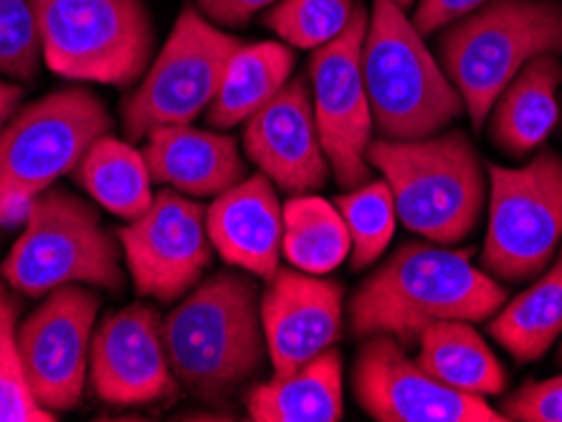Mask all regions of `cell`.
<instances>
[{
	"instance_id": "obj_30",
	"label": "cell",
	"mask_w": 562,
	"mask_h": 422,
	"mask_svg": "<svg viewBox=\"0 0 562 422\" xmlns=\"http://www.w3.org/2000/svg\"><path fill=\"white\" fill-rule=\"evenodd\" d=\"M41 59L31 0H0V77L29 84L36 79Z\"/></svg>"
},
{
	"instance_id": "obj_32",
	"label": "cell",
	"mask_w": 562,
	"mask_h": 422,
	"mask_svg": "<svg viewBox=\"0 0 562 422\" xmlns=\"http://www.w3.org/2000/svg\"><path fill=\"white\" fill-rule=\"evenodd\" d=\"M484 3H490V0H418L416 13H413L411 21L420 36H431V33L464 19V15L482 8Z\"/></svg>"
},
{
	"instance_id": "obj_5",
	"label": "cell",
	"mask_w": 562,
	"mask_h": 422,
	"mask_svg": "<svg viewBox=\"0 0 562 422\" xmlns=\"http://www.w3.org/2000/svg\"><path fill=\"white\" fill-rule=\"evenodd\" d=\"M373 127L383 139H426L467 114L459 89L428 52L398 0H373L362 44Z\"/></svg>"
},
{
	"instance_id": "obj_6",
	"label": "cell",
	"mask_w": 562,
	"mask_h": 422,
	"mask_svg": "<svg viewBox=\"0 0 562 422\" xmlns=\"http://www.w3.org/2000/svg\"><path fill=\"white\" fill-rule=\"evenodd\" d=\"M21 228L19 241L0 263V276L13 292L31 299H44L66 284L125 292L117 238L85 197L48 187L31 203Z\"/></svg>"
},
{
	"instance_id": "obj_20",
	"label": "cell",
	"mask_w": 562,
	"mask_h": 422,
	"mask_svg": "<svg viewBox=\"0 0 562 422\" xmlns=\"http://www.w3.org/2000/svg\"><path fill=\"white\" fill-rule=\"evenodd\" d=\"M560 87L562 61L555 54L537 56L527 64L492 106V145L509 157H525L537 150L560 119Z\"/></svg>"
},
{
	"instance_id": "obj_27",
	"label": "cell",
	"mask_w": 562,
	"mask_h": 422,
	"mask_svg": "<svg viewBox=\"0 0 562 422\" xmlns=\"http://www.w3.org/2000/svg\"><path fill=\"white\" fill-rule=\"evenodd\" d=\"M333 203L350 230V266L355 271L368 269L385 253L395 233L398 213H395L391 185L385 180L366 182L347 195H337Z\"/></svg>"
},
{
	"instance_id": "obj_22",
	"label": "cell",
	"mask_w": 562,
	"mask_h": 422,
	"mask_svg": "<svg viewBox=\"0 0 562 422\" xmlns=\"http://www.w3.org/2000/svg\"><path fill=\"white\" fill-rule=\"evenodd\" d=\"M294 52L277 41L244 44L231 59L218 96L205 110L216 129H231L259 112L292 79Z\"/></svg>"
},
{
	"instance_id": "obj_15",
	"label": "cell",
	"mask_w": 562,
	"mask_h": 422,
	"mask_svg": "<svg viewBox=\"0 0 562 422\" xmlns=\"http://www.w3.org/2000/svg\"><path fill=\"white\" fill-rule=\"evenodd\" d=\"M89 383L99 400L114 408H143L176 397L178 379L165 350L162 319L153 306L130 304L99 324L89 352Z\"/></svg>"
},
{
	"instance_id": "obj_36",
	"label": "cell",
	"mask_w": 562,
	"mask_h": 422,
	"mask_svg": "<svg viewBox=\"0 0 562 422\" xmlns=\"http://www.w3.org/2000/svg\"><path fill=\"white\" fill-rule=\"evenodd\" d=\"M558 360H560V364H562V346H560V352H558Z\"/></svg>"
},
{
	"instance_id": "obj_26",
	"label": "cell",
	"mask_w": 562,
	"mask_h": 422,
	"mask_svg": "<svg viewBox=\"0 0 562 422\" xmlns=\"http://www.w3.org/2000/svg\"><path fill=\"white\" fill-rule=\"evenodd\" d=\"M281 251L294 269L325 276L350 259V230L335 203L312 193L292 195L281 208Z\"/></svg>"
},
{
	"instance_id": "obj_7",
	"label": "cell",
	"mask_w": 562,
	"mask_h": 422,
	"mask_svg": "<svg viewBox=\"0 0 562 422\" xmlns=\"http://www.w3.org/2000/svg\"><path fill=\"white\" fill-rule=\"evenodd\" d=\"M110 132L104 102L81 87L52 91L15 112L0 129V228L23 226L31 203Z\"/></svg>"
},
{
	"instance_id": "obj_31",
	"label": "cell",
	"mask_w": 562,
	"mask_h": 422,
	"mask_svg": "<svg viewBox=\"0 0 562 422\" xmlns=\"http://www.w3.org/2000/svg\"><path fill=\"white\" fill-rule=\"evenodd\" d=\"M504 420L562 422V375L544 383H527L502 402Z\"/></svg>"
},
{
	"instance_id": "obj_9",
	"label": "cell",
	"mask_w": 562,
	"mask_h": 422,
	"mask_svg": "<svg viewBox=\"0 0 562 422\" xmlns=\"http://www.w3.org/2000/svg\"><path fill=\"white\" fill-rule=\"evenodd\" d=\"M241 46V38L223 33L198 8L186 5L139 87L122 102L125 135L137 142L157 127L193 122L218 96L228 64Z\"/></svg>"
},
{
	"instance_id": "obj_24",
	"label": "cell",
	"mask_w": 562,
	"mask_h": 422,
	"mask_svg": "<svg viewBox=\"0 0 562 422\" xmlns=\"http://www.w3.org/2000/svg\"><path fill=\"white\" fill-rule=\"evenodd\" d=\"M416 362L453 390L479 397H497L507 390V372L469 321H438L428 327L420 337Z\"/></svg>"
},
{
	"instance_id": "obj_1",
	"label": "cell",
	"mask_w": 562,
	"mask_h": 422,
	"mask_svg": "<svg viewBox=\"0 0 562 422\" xmlns=\"http://www.w3.org/2000/svg\"><path fill=\"white\" fill-rule=\"evenodd\" d=\"M178 385L209 408H223L269 360L261 292L251 276L218 271L183 296L162 321Z\"/></svg>"
},
{
	"instance_id": "obj_33",
	"label": "cell",
	"mask_w": 562,
	"mask_h": 422,
	"mask_svg": "<svg viewBox=\"0 0 562 422\" xmlns=\"http://www.w3.org/2000/svg\"><path fill=\"white\" fill-rule=\"evenodd\" d=\"M279 0H195V8L209 19L213 26L244 28L249 26L256 13L271 8Z\"/></svg>"
},
{
	"instance_id": "obj_28",
	"label": "cell",
	"mask_w": 562,
	"mask_h": 422,
	"mask_svg": "<svg viewBox=\"0 0 562 422\" xmlns=\"http://www.w3.org/2000/svg\"><path fill=\"white\" fill-rule=\"evenodd\" d=\"M21 294L0 276V422H54L56 415L33 400L19 350Z\"/></svg>"
},
{
	"instance_id": "obj_17",
	"label": "cell",
	"mask_w": 562,
	"mask_h": 422,
	"mask_svg": "<svg viewBox=\"0 0 562 422\" xmlns=\"http://www.w3.org/2000/svg\"><path fill=\"white\" fill-rule=\"evenodd\" d=\"M261 319L274 375L329 350L342 332V286L300 269H279L261 294Z\"/></svg>"
},
{
	"instance_id": "obj_34",
	"label": "cell",
	"mask_w": 562,
	"mask_h": 422,
	"mask_svg": "<svg viewBox=\"0 0 562 422\" xmlns=\"http://www.w3.org/2000/svg\"><path fill=\"white\" fill-rule=\"evenodd\" d=\"M23 99L21 84H11V81L0 79V129L5 127V122L13 117Z\"/></svg>"
},
{
	"instance_id": "obj_3",
	"label": "cell",
	"mask_w": 562,
	"mask_h": 422,
	"mask_svg": "<svg viewBox=\"0 0 562 422\" xmlns=\"http://www.w3.org/2000/svg\"><path fill=\"white\" fill-rule=\"evenodd\" d=\"M368 162L391 185L403 226L449 246L474 233L486 201L484 164L464 132L426 139H383L368 147Z\"/></svg>"
},
{
	"instance_id": "obj_25",
	"label": "cell",
	"mask_w": 562,
	"mask_h": 422,
	"mask_svg": "<svg viewBox=\"0 0 562 422\" xmlns=\"http://www.w3.org/2000/svg\"><path fill=\"white\" fill-rule=\"evenodd\" d=\"M490 334L519 364L540 360L562 334V248L552 269L492 319Z\"/></svg>"
},
{
	"instance_id": "obj_2",
	"label": "cell",
	"mask_w": 562,
	"mask_h": 422,
	"mask_svg": "<svg viewBox=\"0 0 562 422\" xmlns=\"http://www.w3.org/2000/svg\"><path fill=\"white\" fill-rule=\"evenodd\" d=\"M471 251H446L424 241L403 243L350 301L355 337L391 334L403 350L420 342L438 321H484L507 292L471 266Z\"/></svg>"
},
{
	"instance_id": "obj_16",
	"label": "cell",
	"mask_w": 562,
	"mask_h": 422,
	"mask_svg": "<svg viewBox=\"0 0 562 422\" xmlns=\"http://www.w3.org/2000/svg\"><path fill=\"white\" fill-rule=\"evenodd\" d=\"M244 152L289 195H310L327 185L333 168L319 142L307 79H289L246 119Z\"/></svg>"
},
{
	"instance_id": "obj_29",
	"label": "cell",
	"mask_w": 562,
	"mask_h": 422,
	"mask_svg": "<svg viewBox=\"0 0 562 422\" xmlns=\"http://www.w3.org/2000/svg\"><path fill=\"white\" fill-rule=\"evenodd\" d=\"M358 0H279L263 13L261 23L292 48L327 46L352 21Z\"/></svg>"
},
{
	"instance_id": "obj_18",
	"label": "cell",
	"mask_w": 562,
	"mask_h": 422,
	"mask_svg": "<svg viewBox=\"0 0 562 422\" xmlns=\"http://www.w3.org/2000/svg\"><path fill=\"white\" fill-rule=\"evenodd\" d=\"M205 228L228 266L263 281L279 271L284 220L277 185L263 172L221 193L205 210Z\"/></svg>"
},
{
	"instance_id": "obj_13",
	"label": "cell",
	"mask_w": 562,
	"mask_h": 422,
	"mask_svg": "<svg viewBox=\"0 0 562 422\" xmlns=\"http://www.w3.org/2000/svg\"><path fill=\"white\" fill-rule=\"evenodd\" d=\"M127 271L139 296L172 304L201 284L213 263L205 208L178 190H162L150 208L120 230Z\"/></svg>"
},
{
	"instance_id": "obj_12",
	"label": "cell",
	"mask_w": 562,
	"mask_h": 422,
	"mask_svg": "<svg viewBox=\"0 0 562 422\" xmlns=\"http://www.w3.org/2000/svg\"><path fill=\"white\" fill-rule=\"evenodd\" d=\"M102 296L85 284H66L44 296L19 327V350L33 400L54 412L81 402L89 379V352Z\"/></svg>"
},
{
	"instance_id": "obj_19",
	"label": "cell",
	"mask_w": 562,
	"mask_h": 422,
	"mask_svg": "<svg viewBox=\"0 0 562 422\" xmlns=\"http://www.w3.org/2000/svg\"><path fill=\"white\" fill-rule=\"evenodd\" d=\"M143 155L155 182L198 201L226 193L246 180V160L236 139L190 124L153 129Z\"/></svg>"
},
{
	"instance_id": "obj_10",
	"label": "cell",
	"mask_w": 562,
	"mask_h": 422,
	"mask_svg": "<svg viewBox=\"0 0 562 422\" xmlns=\"http://www.w3.org/2000/svg\"><path fill=\"white\" fill-rule=\"evenodd\" d=\"M490 228L484 266L504 284L532 281L562 241V157L544 150L525 168L486 164Z\"/></svg>"
},
{
	"instance_id": "obj_14",
	"label": "cell",
	"mask_w": 562,
	"mask_h": 422,
	"mask_svg": "<svg viewBox=\"0 0 562 422\" xmlns=\"http://www.w3.org/2000/svg\"><path fill=\"white\" fill-rule=\"evenodd\" d=\"M352 390L378 422H504L484 397L438 383L391 334H375L360 346Z\"/></svg>"
},
{
	"instance_id": "obj_8",
	"label": "cell",
	"mask_w": 562,
	"mask_h": 422,
	"mask_svg": "<svg viewBox=\"0 0 562 422\" xmlns=\"http://www.w3.org/2000/svg\"><path fill=\"white\" fill-rule=\"evenodd\" d=\"M41 56L71 81L132 87L155 54L145 0H31Z\"/></svg>"
},
{
	"instance_id": "obj_23",
	"label": "cell",
	"mask_w": 562,
	"mask_h": 422,
	"mask_svg": "<svg viewBox=\"0 0 562 422\" xmlns=\"http://www.w3.org/2000/svg\"><path fill=\"white\" fill-rule=\"evenodd\" d=\"M71 175L104 210L125 220L139 218L155 201L145 155L112 135L97 137Z\"/></svg>"
},
{
	"instance_id": "obj_4",
	"label": "cell",
	"mask_w": 562,
	"mask_h": 422,
	"mask_svg": "<svg viewBox=\"0 0 562 422\" xmlns=\"http://www.w3.org/2000/svg\"><path fill=\"white\" fill-rule=\"evenodd\" d=\"M441 31L438 64L464 99L471 127L482 132L497 96L527 64L562 56V3L490 0Z\"/></svg>"
},
{
	"instance_id": "obj_11",
	"label": "cell",
	"mask_w": 562,
	"mask_h": 422,
	"mask_svg": "<svg viewBox=\"0 0 562 422\" xmlns=\"http://www.w3.org/2000/svg\"><path fill=\"white\" fill-rule=\"evenodd\" d=\"M368 23L370 13L358 3L352 21L340 36L327 46L314 48L310 59L314 122L329 168L342 190L366 185L373 175L368 147L373 142L375 127L362 77V44Z\"/></svg>"
},
{
	"instance_id": "obj_35",
	"label": "cell",
	"mask_w": 562,
	"mask_h": 422,
	"mask_svg": "<svg viewBox=\"0 0 562 422\" xmlns=\"http://www.w3.org/2000/svg\"><path fill=\"white\" fill-rule=\"evenodd\" d=\"M413 3H416V0H398V5H403V8H408Z\"/></svg>"
},
{
	"instance_id": "obj_21",
	"label": "cell",
	"mask_w": 562,
	"mask_h": 422,
	"mask_svg": "<svg viewBox=\"0 0 562 422\" xmlns=\"http://www.w3.org/2000/svg\"><path fill=\"white\" fill-rule=\"evenodd\" d=\"M246 412L256 422H337L345 415L342 354L325 350L271 383L246 392Z\"/></svg>"
}]
</instances>
